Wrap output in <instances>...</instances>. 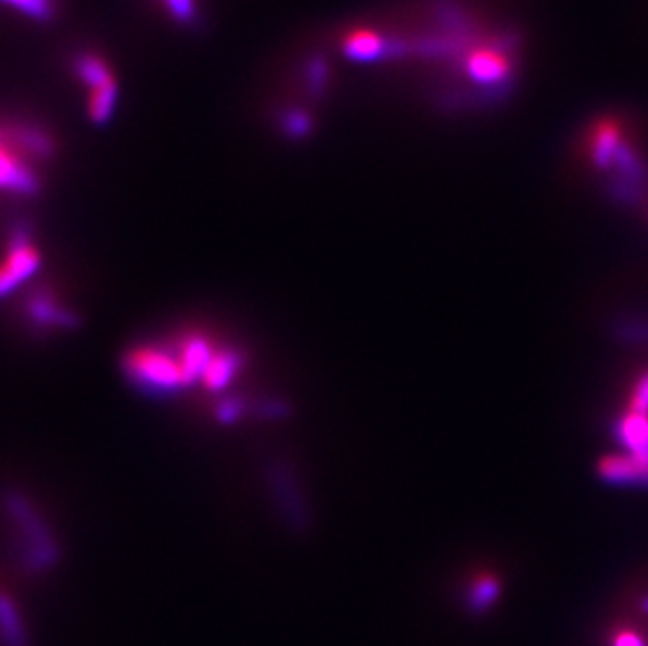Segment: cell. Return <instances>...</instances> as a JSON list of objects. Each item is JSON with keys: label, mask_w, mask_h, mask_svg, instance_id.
<instances>
[{"label": "cell", "mask_w": 648, "mask_h": 646, "mask_svg": "<svg viewBox=\"0 0 648 646\" xmlns=\"http://www.w3.org/2000/svg\"><path fill=\"white\" fill-rule=\"evenodd\" d=\"M600 475L613 485L648 487V460L638 456L609 458L600 464Z\"/></svg>", "instance_id": "5"}, {"label": "cell", "mask_w": 648, "mask_h": 646, "mask_svg": "<svg viewBox=\"0 0 648 646\" xmlns=\"http://www.w3.org/2000/svg\"><path fill=\"white\" fill-rule=\"evenodd\" d=\"M126 374L149 393H175L191 382L181 349L177 353L158 347L135 349L126 359Z\"/></svg>", "instance_id": "2"}, {"label": "cell", "mask_w": 648, "mask_h": 646, "mask_svg": "<svg viewBox=\"0 0 648 646\" xmlns=\"http://www.w3.org/2000/svg\"><path fill=\"white\" fill-rule=\"evenodd\" d=\"M498 594H500V581L493 579V577H483L470 588L468 607L472 611L481 613L483 609H487L491 605L495 598H498Z\"/></svg>", "instance_id": "8"}, {"label": "cell", "mask_w": 648, "mask_h": 646, "mask_svg": "<svg viewBox=\"0 0 648 646\" xmlns=\"http://www.w3.org/2000/svg\"><path fill=\"white\" fill-rule=\"evenodd\" d=\"M617 439L632 451V456L648 460V418L630 412L617 426Z\"/></svg>", "instance_id": "6"}, {"label": "cell", "mask_w": 648, "mask_h": 646, "mask_svg": "<svg viewBox=\"0 0 648 646\" xmlns=\"http://www.w3.org/2000/svg\"><path fill=\"white\" fill-rule=\"evenodd\" d=\"M282 128H284V133L288 137L300 139V137H305L311 131V118H309V114L300 112V110H290L282 118Z\"/></svg>", "instance_id": "10"}, {"label": "cell", "mask_w": 648, "mask_h": 646, "mask_svg": "<svg viewBox=\"0 0 648 646\" xmlns=\"http://www.w3.org/2000/svg\"><path fill=\"white\" fill-rule=\"evenodd\" d=\"M642 609H644V611H648V598H646V600L642 602Z\"/></svg>", "instance_id": "14"}, {"label": "cell", "mask_w": 648, "mask_h": 646, "mask_svg": "<svg viewBox=\"0 0 648 646\" xmlns=\"http://www.w3.org/2000/svg\"><path fill=\"white\" fill-rule=\"evenodd\" d=\"M615 646H642V642L638 640V636L634 634H621L615 642Z\"/></svg>", "instance_id": "13"}, {"label": "cell", "mask_w": 648, "mask_h": 646, "mask_svg": "<svg viewBox=\"0 0 648 646\" xmlns=\"http://www.w3.org/2000/svg\"><path fill=\"white\" fill-rule=\"evenodd\" d=\"M72 70L86 89V112L95 124H107L118 103V82L114 68L103 55L82 51L72 59Z\"/></svg>", "instance_id": "3"}, {"label": "cell", "mask_w": 648, "mask_h": 646, "mask_svg": "<svg viewBox=\"0 0 648 646\" xmlns=\"http://www.w3.org/2000/svg\"><path fill=\"white\" fill-rule=\"evenodd\" d=\"M40 263V254L32 244V238L26 231H15L5 252L3 263H0V296L9 294L17 288L28 275L36 271Z\"/></svg>", "instance_id": "4"}, {"label": "cell", "mask_w": 648, "mask_h": 646, "mask_svg": "<svg viewBox=\"0 0 648 646\" xmlns=\"http://www.w3.org/2000/svg\"><path fill=\"white\" fill-rule=\"evenodd\" d=\"M630 412L634 414H648V376H644L638 386H636V393L632 399V409Z\"/></svg>", "instance_id": "11"}, {"label": "cell", "mask_w": 648, "mask_h": 646, "mask_svg": "<svg viewBox=\"0 0 648 646\" xmlns=\"http://www.w3.org/2000/svg\"><path fill=\"white\" fill-rule=\"evenodd\" d=\"M0 3L9 5L11 9L19 11L21 15H26L34 21H40V24L51 21L57 11L55 0H0Z\"/></svg>", "instance_id": "7"}, {"label": "cell", "mask_w": 648, "mask_h": 646, "mask_svg": "<svg viewBox=\"0 0 648 646\" xmlns=\"http://www.w3.org/2000/svg\"><path fill=\"white\" fill-rule=\"evenodd\" d=\"M51 152V137L40 126L0 124V191L34 193V160H45Z\"/></svg>", "instance_id": "1"}, {"label": "cell", "mask_w": 648, "mask_h": 646, "mask_svg": "<svg viewBox=\"0 0 648 646\" xmlns=\"http://www.w3.org/2000/svg\"><path fill=\"white\" fill-rule=\"evenodd\" d=\"M160 5L166 9L168 17L175 19L177 24H196L198 19V0H160Z\"/></svg>", "instance_id": "9"}, {"label": "cell", "mask_w": 648, "mask_h": 646, "mask_svg": "<svg viewBox=\"0 0 648 646\" xmlns=\"http://www.w3.org/2000/svg\"><path fill=\"white\" fill-rule=\"evenodd\" d=\"M619 336L625 340H648V323H623V328H619Z\"/></svg>", "instance_id": "12"}]
</instances>
